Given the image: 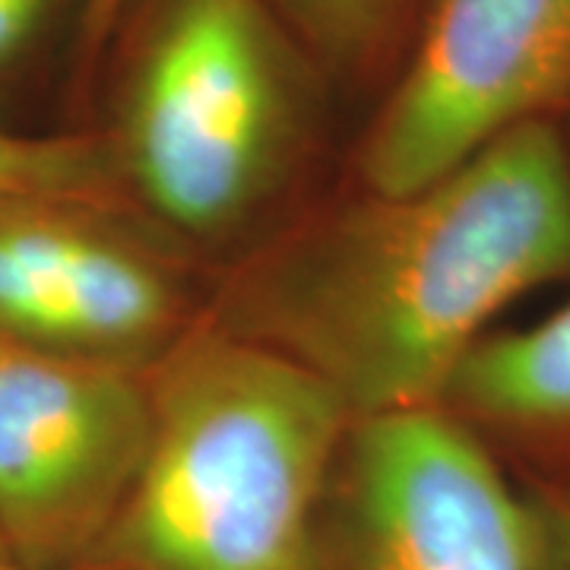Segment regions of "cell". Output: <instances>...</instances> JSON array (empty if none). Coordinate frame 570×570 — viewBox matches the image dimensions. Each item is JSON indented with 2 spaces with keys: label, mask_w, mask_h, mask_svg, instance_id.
<instances>
[{
  "label": "cell",
  "mask_w": 570,
  "mask_h": 570,
  "mask_svg": "<svg viewBox=\"0 0 570 570\" xmlns=\"http://www.w3.org/2000/svg\"><path fill=\"white\" fill-rule=\"evenodd\" d=\"M570 269V156L546 118L438 181L307 225L238 276L216 330L305 367L348 419L438 406L520 295Z\"/></svg>",
  "instance_id": "obj_1"
},
{
  "label": "cell",
  "mask_w": 570,
  "mask_h": 570,
  "mask_svg": "<svg viewBox=\"0 0 570 570\" xmlns=\"http://www.w3.org/2000/svg\"><path fill=\"white\" fill-rule=\"evenodd\" d=\"M146 381V460L73 570H317L326 475L352 422L336 393L216 326Z\"/></svg>",
  "instance_id": "obj_2"
},
{
  "label": "cell",
  "mask_w": 570,
  "mask_h": 570,
  "mask_svg": "<svg viewBox=\"0 0 570 570\" xmlns=\"http://www.w3.org/2000/svg\"><path fill=\"white\" fill-rule=\"evenodd\" d=\"M288 48L264 0H149L118 105V163L165 223L238 225L292 140Z\"/></svg>",
  "instance_id": "obj_3"
},
{
  "label": "cell",
  "mask_w": 570,
  "mask_h": 570,
  "mask_svg": "<svg viewBox=\"0 0 570 570\" xmlns=\"http://www.w3.org/2000/svg\"><path fill=\"white\" fill-rule=\"evenodd\" d=\"M317 570H542V542L482 434L441 406L403 409L346 425Z\"/></svg>",
  "instance_id": "obj_4"
},
{
  "label": "cell",
  "mask_w": 570,
  "mask_h": 570,
  "mask_svg": "<svg viewBox=\"0 0 570 570\" xmlns=\"http://www.w3.org/2000/svg\"><path fill=\"white\" fill-rule=\"evenodd\" d=\"M153 438L140 367L0 346V535L26 570H73Z\"/></svg>",
  "instance_id": "obj_5"
},
{
  "label": "cell",
  "mask_w": 570,
  "mask_h": 570,
  "mask_svg": "<svg viewBox=\"0 0 570 570\" xmlns=\"http://www.w3.org/2000/svg\"><path fill=\"white\" fill-rule=\"evenodd\" d=\"M570 86V0H434L358 156L367 194H409L542 118Z\"/></svg>",
  "instance_id": "obj_6"
},
{
  "label": "cell",
  "mask_w": 570,
  "mask_h": 570,
  "mask_svg": "<svg viewBox=\"0 0 570 570\" xmlns=\"http://www.w3.org/2000/svg\"><path fill=\"white\" fill-rule=\"evenodd\" d=\"M178 321L165 266L73 204H0V343L140 367Z\"/></svg>",
  "instance_id": "obj_7"
},
{
  "label": "cell",
  "mask_w": 570,
  "mask_h": 570,
  "mask_svg": "<svg viewBox=\"0 0 570 570\" xmlns=\"http://www.w3.org/2000/svg\"><path fill=\"white\" fill-rule=\"evenodd\" d=\"M438 406L517 444H570V302L527 330L482 336Z\"/></svg>",
  "instance_id": "obj_8"
},
{
  "label": "cell",
  "mask_w": 570,
  "mask_h": 570,
  "mask_svg": "<svg viewBox=\"0 0 570 570\" xmlns=\"http://www.w3.org/2000/svg\"><path fill=\"white\" fill-rule=\"evenodd\" d=\"M108 175V163L92 142L0 127V204H86L102 194Z\"/></svg>",
  "instance_id": "obj_9"
},
{
  "label": "cell",
  "mask_w": 570,
  "mask_h": 570,
  "mask_svg": "<svg viewBox=\"0 0 570 570\" xmlns=\"http://www.w3.org/2000/svg\"><path fill=\"white\" fill-rule=\"evenodd\" d=\"M415 0H279L305 41L333 63L371 58L400 29Z\"/></svg>",
  "instance_id": "obj_10"
},
{
  "label": "cell",
  "mask_w": 570,
  "mask_h": 570,
  "mask_svg": "<svg viewBox=\"0 0 570 570\" xmlns=\"http://www.w3.org/2000/svg\"><path fill=\"white\" fill-rule=\"evenodd\" d=\"M542 542V570H570V485H551L532 498Z\"/></svg>",
  "instance_id": "obj_11"
},
{
  "label": "cell",
  "mask_w": 570,
  "mask_h": 570,
  "mask_svg": "<svg viewBox=\"0 0 570 570\" xmlns=\"http://www.w3.org/2000/svg\"><path fill=\"white\" fill-rule=\"evenodd\" d=\"M48 7L51 0H0V67L32 41Z\"/></svg>",
  "instance_id": "obj_12"
},
{
  "label": "cell",
  "mask_w": 570,
  "mask_h": 570,
  "mask_svg": "<svg viewBox=\"0 0 570 570\" xmlns=\"http://www.w3.org/2000/svg\"><path fill=\"white\" fill-rule=\"evenodd\" d=\"M134 0H86V10H82V45L86 51H96L111 29L121 22Z\"/></svg>",
  "instance_id": "obj_13"
},
{
  "label": "cell",
  "mask_w": 570,
  "mask_h": 570,
  "mask_svg": "<svg viewBox=\"0 0 570 570\" xmlns=\"http://www.w3.org/2000/svg\"><path fill=\"white\" fill-rule=\"evenodd\" d=\"M10 561V551H7V546H3V535H0V564H7Z\"/></svg>",
  "instance_id": "obj_14"
},
{
  "label": "cell",
  "mask_w": 570,
  "mask_h": 570,
  "mask_svg": "<svg viewBox=\"0 0 570 570\" xmlns=\"http://www.w3.org/2000/svg\"><path fill=\"white\" fill-rule=\"evenodd\" d=\"M0 570H26L20 564H13V561H7V564H0Z\"/></svg>",
  "instance_id": "obj_15"
},
{
  "label": "cell",
  "mask_w": 570,
  "mask_h": 570,
  "mask_svg": "<svg viewBox=\"0 0 570 570\" xmlns=\"http://www.w3.org/2000/svg\"><path fill=\"white\" fill-rule=\"evenodd\" d=\"M0 346H7V343H0Z\"/></svg>",
  "instance_id": "obj_16"
}]
</instances>
